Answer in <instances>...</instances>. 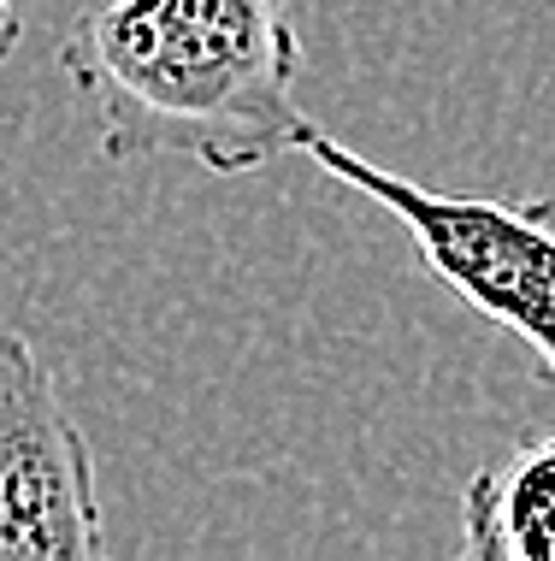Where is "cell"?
<instances>
[{
	"mask_svg": "<svg viewBox=\"0 0 555 561\" xmlns=\"http://www.w3.org/2000/svg\"><path fill=\"white\" fill-rule=\"evenodd\" d=\"M296 154L320 160L337 184L372 195L408 231L414 254L449 296L485 313L497 331L532 348L537 373L555 378V202H490V195H443L379 160L343 148L308 118Z\"/></svg>",
	"mask_w": 555,
	"mask_h": 561,
	"instance_id": "7a4b0ae2",
	"label": "cell"
},
{
	"mask_svg": "<svg viewBox=\"0 0 555 561\" xmlns=\"http://www.w3.org/2000/svg\"><path fill=\"white\" fill-rule=\"evenodd\" d=\"M19 36H24V12L12 7V0H0V71H7V59H12V48H19Z\"/></svg>",
	"mask_w": 555,
	"mask_h": 561,
	"instance_id": "5b68a950",
	"label": "cell"
},
{
	"mask_svg": "<svg viewBox=\"0 0 555 561\" xmlns=\"http://www.w3.org/2000/svg\"><path fill=\"white\" fill-rule=\"evenodd\" d=\"M107 160H195L213 178L296 154V0H101L59 48Z\"/></svg>",
	"mask_w": 555,
	"mask_h": 561,
	"instance_id": "6da1fadb",
	"label": "cell"
},
{
	"mask_svg": "<svg viewBox=\"0 0 555 561\" xmlns=\"http://www.w3.org/2000/svg\"><path fill=\"white\" fill-rule=\"evenodd\" d=\"M461 550L473 561H555V432L527 437L467 479Z\"/></svg>",
	"mask_w": 555,
	"mask_h": 561,
	"instance_id": "277c9868",
	"label": "cell"
},
{
	"mask_svg": "<svg viewBox=\"0 0 555 561\" xmlns=\"http://www.w3.org/2000/svg\"><path fill=\"white\" fill-rule=\"evenodd\" d=\"M107 550L95 449L24 331H0V561H95Z\"/></svg>",
	"mask_w": 555,
	"mask_h": 561,
	"instance_id": "3957f363",
	"label": "cell"
}]
</instances>
